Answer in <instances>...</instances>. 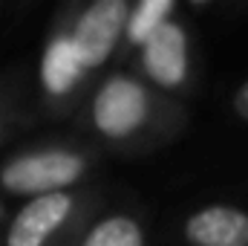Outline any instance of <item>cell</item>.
<instances>
[{
    "instance_id": "6da1fadb",
    "label": "cell",
    "mask_w": 248,
    "mask_h": 246,
    "mask_svg": "<svg viewBox=\"0 0 248 246\" xmlns=\"http://www.w3.org/2000/svg\"><path fill=\"white\" fill-rule=\"evenodd\" d=\"M156 93L133 72H110L90 96V124L110 145L144 139L156 124Z\"/></svg>"
},
{
    "instance_id": "7a4b0ae2",
    "label": "cell",
    "mask_w": 248,
    "mask_h": 246,
    "mask_svg": "<svg viewBox=\"0 0 248 246\" xmlns=\"http://www.w3.org/2000/svg\"><path fill=\"white\" fill-rule=\"evenodd\" d=\"M93 168V154L78 145H41L9 157L0 165V191L15 197H44L72 191Z\"/></svg>"
},
{
    "instance_id": "3957f363",
    "label": "cell",
    "mask_w": 248,
    "mask_h": 246,
    "mask_svg": "<svg viewBox=\"0 0 248 246\" xmlns=\"http://www.w3.org/2000/svg\"><path fill=\"white\" fill-rule=\"evenodd\" d=\"M127 12H130L127 0H95L75 9L72 23H66L63 29L84 75L104 70L110 58L122 50Z\"/></svg>"
},
{
    "instance_id": "277c9868",
    "label": "cell",
    "mask_w": 248,
    "mask_h": 246,
    "mask_svg": "<svg viewBox=\"0 0 248 246\" xmlns=\"http://www.w3.org/2000/svg\"><path fill=\"white\" fill-rule=\"evenodd\" d=\"M139 78L156 93H179L190 81V32L179 20L153 29L136 50Z\"/></svg>"
},
{
    "instance_id": "5b68a950",
    "label": "cell",
    "mask_w": 248,
    "mask_h": 246,
    "mask_svg": "<svg viewBox=\"0 0 248 246\" xmlns=\"http://www.w3.org/2000/svg\"><path fill=\"white\" fill-rule=\"evenodd\" d=\"M84 200L78 191L29 197L12 214L0 246H52L75 223Z\"/></svg>"
},
{
    "instance_id": "8992f818",
    "label": "cell",
    "mask_w": 248,
    "mask_h": 246,
    "mask_svg": "<svg viewBox=\"0 0 248 246\" xmlns=\"http://www.w3.org/2000/svg\"><path fill=\"white\" fill-rule=\"evenodd\" d=\"M187 246H248V209L234 203H208L182 223Z\"/></svg>"
},
{
    "instance_id": "52a82bcc",
    "label": "cell",
    "mask_w": 248,
    "mask_h": 246,
    "mask_svg": "<svg viewBox=\"0 0 248 246\" xmlns=\"http://www.w3.org/2000/svg\"><path fill=\"white\" fill-rule=\"evenodd\" d=\"M84 78H87V75H84L81 64H78L72 47H69L66 29H63V26L52 29V35H49L46 44H44L41 64H38V84H41L46 102L61 105L66 99H72Z\"/></svg>"
},
{
    "instance_id": "ba28073f",
    "label": "cell",
    "mask_w": 248,
    "mask_h": 246,
    "mask_svg": "<svg viewBox=\"0 0 248 246\" xmlns=\"http://www.w3.org/2000/svg\"><path fill=\"white\" fill-rule=\"evenodd\" d=\"M75 246H147V229L133 211H107L81 232Z\"/></svg>"
},
{
    "instance_id": "9c48e42d",
    "label": "cell",
    "mask_w": 248,
    "mask_h": 246,
    "mask_svg": "<svg viewBox=\"0 0 248 246\" xmlns=\"http://www.w3.org/2000/svg\"><path fill=\"white\" fill-rule=\"evenodd\" d=\"M176 12H179V3L176 0H141V3H130L122 44L130 47V50H139V44L153 29H159L162 23L173 20Z\"/></svg>"
},
{
    "instance_id": "30bf717a",
    "label": "cell",
    "mask_w": 248,
    "mask_h": 246,
    "mask_svg": "<svg viewBox=\"0 0 248 246\" xmlns=\"http://www.w3.org/2000/svg\"><path fill=\"white\" fill-rule=\"evenodd\" d=\"M231 110H234V116L240 122L248 124V78L231 93Z\"/></svg>"
},
{
    "instance_id": "8fae6325",
    "label": "cell",
    "mask_w": 248,
    "mask_h": 246,
    "mask_svg": "<svg viewBox=\"0 0 248 246\" xmlns=\"http://www.w3.org/2000/svg\"><path fill=\"white\" fill-rule=\"evenodd\" d=\"M3 130H6V113H3V107H0V136H3Z\"/></svg>"
},
{
    "instance_id": "7c38bea8",
    "label": "cell",
    "mask_w": 248,
    "mask_h": 246,
    "mask_svg": "<svg viewBox=\"0 0 248 246\" xmlns=\"http://www.w3.org/2000/svg\"><path fill=\"white\" fill-rule=\"evenodd\" d=\"M0 12H3V3H0Z\"/></svg>"
}]
</instances>
